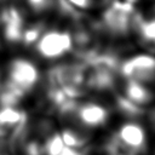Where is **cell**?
Wrapping results in <instances>:
<instances>
[{"label": "cell", "instance_id": "obj_5", "mask_svg": "<svg viewBox=\"0 0 155 155\" xmlns=\"http://www.w3.org/2000/svg\"><path fill=\"white\" fill-rule=\"evenodd\" d=\"M120 96L136 108L149 105L154 102L155 98V93L151 91V86L131 80H125V84L122 85V94Z\"/></svg>", "mask_w": 155, "mask_h": 155}, {"label": "cell", "instance_id": "obj_6", "mask_svg": "<svg viewBox=\"0 0 155 155\" xmlns=\"http://www.w3.org/2000/svg\"><path fill=\"white\" fill-rule=\"evenodd\" d=\"M71 7L82 13H98L114 0H65Z\"/></svg>", "mask_w": 155, "mask_h": 155}, {"label": "cell", "instance_id": "obj_1", "mask_svg": "<svg viewBox=\"0 0 155 155\" xmlns=\"http://www.w3.org/2000/svg\"><path fill=\"white\" fill-rule=\"evenodd\" d=\"M6 80L2 92L12 96L17 102L24 94L31 92L40 81L38 65L28 58L18 57L12 59L6 67Z\"/></svg>", "mask_w": 155, "mask_h": 155}, {"label": "cell", "instance_id": "obj_3", "mask_svg": "<svg viewBox=\"0 0 155 155\" xmlns=\"http://www.w3.org/2000/svg\"><path fill=\"white\" fill-rule=\"evenodd\" d=\"M114 143L121 149L133 155H138L147 150L148 134L142 124L136 121H127L117 128Z\"/></svg>", "mask_w": 155, "mask_h": 155}, {"label": "cell", "instance_id": "obj_2", "mask_svg": "<svg viewBox=\"0 0 155 155\" xmlns=\"http://www.w3.org/2000/svg\"><path fill=\"white\" fill-rule=\"evenodd\" d=\"M120 71L125 80L151 86L155 84V56L150 53L131 56L121 63Z\"/></svg>", "mask_w": 155, "mask_h": 155}, {"label": "cell", "instance_id": "obj_7", "mask_svg": "<svg viewBox=\"0 0 155 155\" xmlns=\"http://www.w3.org/2000/svg\"><path fill=\"white\" fill-rule=\"evenodd\" d=\"M58 155H84L79 151V149H75V148H70V147H67L64 145V148L59 151Z\"/></svg>", "mask_w": 155, "mask_h": 155}, {"label": "cell", "instance_id": "obj_4", "mask_svg": "<svg viewBox=\"0 0 155 155\" xmlns=\"http://www.w3.org/2000/svg\"><path fill=\"white\" fill-rule=\"evenodd\" d=\"M136 35L145 47L155 51V0L138 10Z\"/></svg>", "mask_w": 155, "mask_h": 155}]
</instances>
